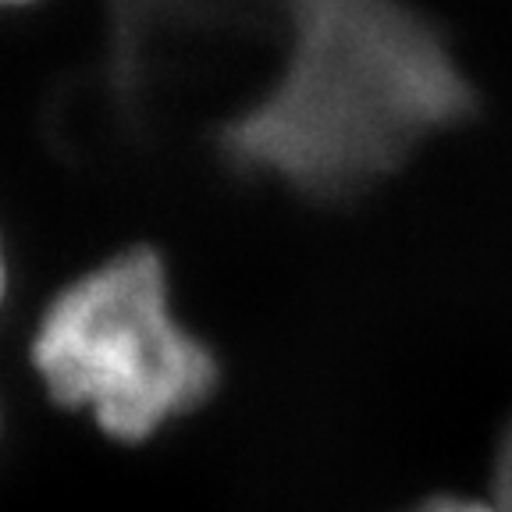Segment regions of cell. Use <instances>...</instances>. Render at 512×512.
Wrapping results in <instances>:
<instances>
[{
  "label": "cell",
  "mask_w": 512,
  "mask_h": 512,
  "mask_svg": "<svg viewBox=\"0 0 512 512\" xmlns=\"http://www.w3.org/2000/svg\"><path fill=\"white\" fill-rule=\"evenodd\" d=\"M409 512H498V509H495V502H477V498L441 495V498H427V502L413 505Z\"/></svg>",
  "instance_id": "cell-4"
},
{
  "label": "cell",
  "mask_w": 512,
  "mask_h": 512,
  "mask_svg": "<svg viewBox=\"0 0 512 512\" xmlns=\"http://www.w3.org/2000/svg\"><path fill=\"white\" fill-rule=\"evenodd\" d=\"M29 367L47 399L118 445L153 441L221 381L214 349L178 313L164 256L146 242L57 288L32 320Z\"/></svg>",
  "instance_id": "cell-2"
},
{
  "label": "cell",
  "mask_w": 512,
  "mask_h": 512,
  "mask_svg": "<svg viewBox=\"0 0 512 512\" xmlns=\"http://www.w3.org/2000/svg\"><path fill=\"white\" fill-rule=\"evenodd\" d=\"M8 296H11V260H8V246H4V232H0V317H4Z\"/></svg>",
  "instance_id": "cell-5"
},
{
  "label": "cell",
  "mask_w": 512,
  "mask_h": 512,
  "mask_svg": "<svg viewBox=\"0 0 512 512\" xmlns=\"http://www.w3.org/2000/svg\"><path fill=\"white\" fill-rule=\"evenodd\" d=\"M495 509L512 512V424L505 427L495 456Z\"/></svg>",
  "instance_id": "cell-3"
},
{
  "label": "cell",
  "mask_w": 512,
  "mask_h": 512,
  "mask_svg": "<svg viewBox=\"0 0 512 512\" xmlns=\"http://www.w3.org/2000/svg\"><path fill=\"white\" fill-rule=\"evenodd\" d=\"M477 111L452 32L413 0H281L278 68L224 143L256 175L349 200Z\"/></svg>",
  "instance_id": "cell-1"
},
{
  "label": "cell",
  "mask_w": 512,
  "mask_h": 512,
  "mask_svg": "<svg viewBox=\"0 0 512 512\" xmlns=\"http://www.w3.org/2000/svg\"><path fill=\"white\" fill-rule=\"evenodd\" d=\"M29 4H36V0H0V11H8V8H29Z\"/></svg>",
  "instance_id": "cell-6"
}]
</instances>
